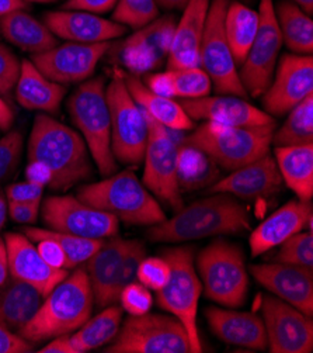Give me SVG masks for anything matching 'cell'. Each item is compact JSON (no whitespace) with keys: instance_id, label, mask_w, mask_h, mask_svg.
Wrapping results in <instances>:
<instances>
[{"instance_id":"6da1fadb","label":"cell","mask_w":313,"mask_h":353,"mask_svg":"<svg viewBox=\"0 0 313 353\" xmlns=\"http://www.w3.org/2000/svg\"><path fill=\"white\" fill-rule=\"evenodd\" d=\"M248 208L233 196L213 193L176 211V216L149 225L147 236L152 242H187L217 235H232L250 228Z\"/></svg>"},{"instance_id":"7a4b0ae2","label":"cell","mask_w":313,"mask_h":353,"mask_svg":"<svg viewBox=\"0 0 313 353\" xmlns=\"http://www.w3.org/2000/svg\"><path fill=\"white\" fill-rule=\"evenodd\" d=\"M27 157L28 161H39L51 170L52 190L71 189L91 174L89 150L82 135L47 114L34 119Z\"/></svg>"},{"instance_id":"3957f363","label":"cell","mask_w":313,"mask_h":353,"mask_svg":"<svg viewBox=\"0 0 313 353\" xmlns=\"http://www.w3.org/2000/svg\"><path fill=\"white\" fill-rule=\"evenodd\" d=\"M94 304L85 269L67 274L44 299L36 315L19 332L30 343L74 334L91 316Z\"/></svg>"},{"instance_id":"277c9868","label":"cell","mask_w":313,"mask_h":353,"mask_svg":"<svg viewBox=\"0 0 313 353\" xmlns=\"http://www.w3.org/2000/svg\"><path fill=\"white\" fill-rule=\"evenodd\" d=\"M78 199L133 225H155L166 220L159 201L132 170H122L101 182L82 186Z\"/></svg>"},{"instance_id":"5b68a950","label":"cell","mask_w":313,"mask_h":353,"mask_svg":"<svg viewBox=\"0 0 313 353\" xmlns=\"http://www.w3.org/2000/svg\"><path fill=\"white\" fill-rule=\"evenodd\" d=\"M275 125L268 127H232L205 121L180 145L193 147L204 152L215 165L235 170L270 154Z\"/></svg>"},{"instance_id":"8992f818","label":"cell","mask_w":313,"mask_h":353,"mask_svg":"<svg viewBox=\"0 0 313 353\" xmlns=\"http://www.w3.org/2000/svg\"><path fill=\"white\" fill-rule=\"evenodd\" d=\"M106 88L101 77L87 79L80 83L67 101V112L104 178L117 170V161L111 151V119Z\"/></svg>"},{"instance_id":"52a82bcc","label":"cell","mask_w":313,"mask_h":353,"mask_svg":"<svg viewBox=\"0 0 313 353\" xmlns=\"http://www.w3.org/2000/svg\"><path fill=\"white\" fill-rule=\"evenodd\" d=\"M162 258L170 268L167 283L156 292L158 304L184 325L193 353L202 352V343L198 334L197 315L198 301L202 293V285L198 277L191 246H173L163 251Z\"/></svg>"},{"instance_id":"ba28073f","label":"cell","mask_w":313,"mask_h":353,"mask_svg":"<svg viewBox=\"0 0 313 353\" xmlns=\"http://www.w3.org/2000/svg\"><path fill=\"white\" fill-rule=\"evenodd\" d=\"M197 273L206 299L228 308L245 304L249 272L239 246L224 239L205 246L197 258Z\"/></svg>"},{"instance_id":"9c48e42d","label":"cell","mask_w":313,"mask_h":353,"mask_svg":"<svg viewBox=\"0 0 313 353\" xmlns=\"http://www.w3.org/2000/svg\"><path fill=\"white\" fill-rule=\"evenodd\" d=\"M104 352L193 353L190 336L176 316L147 312L129 315Z\"/></svg>"},{"instance_id":"30bf717a","label":"cell","mask_w":313,"mask_h":353,"mask_svg":"<svg viewBox=\"0 0 313 353\" xmlns=\"http://www.w3.org/2000/svg\"><path fill=\"white\" fill-rule=\"evenodd\" d=\"M111 119V151L117 162L139 165L148 143V123L144 110L129 93L122 72H116L106 88Z\"/></svg>"},{"instance_id":"8fae6325","label":"cell","mask_w":313,"mask_h":353,"mask_svg":"<svg viewBox=\"0 0 313 353\" xmlns=\"http://www.w3.org/2000/svg\"><path fill=\"white\" fill-rule=\"evenodd\" d=\"M228 5L229 0H211L199 47V66L218 94L248 97L224 30Z\"/></svg>"},{"instance_id":"7c38bea8","label":"cell","mask_w":313,"mask_h":353,"mask_svg":"<svg viewBox=\"0 0 313 353\" xmlns=\"http://www.w3.org/2000/svg\"><path fill=\"white\" fill-rule=\"evenodd\" d=\"M148 143L145 150V172L142 183L147 189L169 204L175 211L183 208L179 182L180 144L171 137L169 128L151 119L147 113Z\"/></svg>"},{"instance_id":"4fadbf2b","label":"cell","mask_w":313,"mask_h":353,"mask_svg":"<svg viewBox=\"0 0 313 353\" xmlns=\"http://www.w3.org/2000/svg\"><path fill=\"white\" fill-rule=\"evenodd\" d=\"M259 30L239 70L240 82L248 96L260 97L274 77V70L280 58L283 37L278 27L272 0H260Z\"/></svg>"},{"instance_id":"5bb4252c","label":"cell","mask_w":313,"mask_h":353,"mask_svg":"<svg viewBox=\"0 0 313 353\" xmlns=\"http://www.w3.org/2000/svg\"><path fill=\"white\" fill-rule=\"evenodd\" d=\"M43 221L52 231L91 239H106L118 234L120 220L78 197L51 196L43 204Z\"/></svg>"},{"instance_id":"9a60e30c","label":"cell","mask_w":313,"mask_h":353,"mask_svg":"<svg viewBox=\"0 0 313 353\" xmlns=\"http://www.w3.org/2000/svg\"><path fill=\"white\" fill-rule=\"evenodd\" d=\"M310 94H313L312 55L285 54L278 59L261 101L267 114L283 117Z\"/></svg>"},{"instance_id":"2e32d148","label":"cell","mask_w":313,"mask_h":353,"mask_svg":"<svg viewBox=\"0 0 313 353\" xmlns=\"http://www.w3.org/2000/svg\"><path fill=\"white\" fill-rule=\"evenodd\" d=\"M263 323L271 353H310L313 321L291 304L275 296L263 297Z\"/></svg>"},{"instance_id":"e0dca14e","label":"cell","mask_w":313,"mask_h":353,"mask_svg":"<svg viewBox=\"0 0 313 353\" xmlns=\"http://www.w3.org/2000/svg\"><path fill=\"white\" fill-rule=\"evenodd\" d=\"M113 48L110 41L106 43H71L34 54L31 62L50 81L59 85L82 83L87 81L96 70L100 59Z\"/></svg>"},{"instance_id":"ac0fdd59","label":"cell","mask_w":313,"mask_h":353,"mask_svg":"<svg viewBox=\"0 0 313 353\" xmlns=\"http://www.w3.org/2000/svg\"><path fill=\"white\" fill-rule=\"evenodd\" d=\"M175 27V16L158 17L135 30L131 37L121 44L117 57L131 75H144L159 68L164 59L167 61Z\"/></svg>"},{"instance_id":"d6986e66","label":"cell","mask_w":313,"mask_h":353,"mask_svg":"<svg viewBox=\"0 0 313 353\" xmlns=\"http://www.w3.org/2000/svg\"><path fill=\"white\" fill-rule=\"evenodd\" d=\"M180 104L191 120H204L232 127L275 125L274 117L249 103L246 97L218 94L182 99Z\"/></svg>"},{"instance_id":"ffe728a7","label":"cell","mask_w":313,"mask_h":353,"mask_svg":"<svg viewBox=\"0 0 313 353\" xmlns=\"http://www.w3.org/2000/svg\"><path fill=\"white\" fill-rule=\"evenodd\" d=\"M249 270L271 294L309 316L313 315V269L271 262L252 265Z\"/></svg>"},{"instance_id":"44dd1931","label":"cell","mask_w":313,"mask_h":353,"mask_svg":"<svg viewBox=\"0 0 313 353\" xmlns=\"http://www.w3.org/2000/svg\"><path fill=\"white\" fill-rule=\"evenodd\" d=\"M5 243L9 259V276L37 289L44 299L69 274L67 269L50 266L32 245V241L24 234L8 232Z\"/></svg>"},{"instance_id":"7402d4cb","label":"cell","mask_w":313,"mask_h":353,"mask_svg":"<svg viewBox=\"0 0 313 353\" xmlns=\"http://www.w3.org/2000/svg\"><path fill=\"white\" fill-rule=\"evenodd\" d=\"M284 186L275 159L267 154L245 166L232 170L226 178L215 182L208 193H225L243 200L270 197Z\"/></svg>"},{"instance_id":"603a6c76","label":"cell","mask_w":313,"mask_h":353,"mask_svg":"<svg viewBox=\"0 0 313 353\" xmlns=\"http://www.w3.org/2000/svg\"><path fill=\"white\" fill-rule=\"evenodd\" d=\"M44 23L56 39L71 43H106L127 32L125 26L83 10L62 9L48 12L44 16Z\"/></svg>"},{"instance_id":"cb8c5ba5","label":"cell","mask_w":313,"mask_h":353,"mask_svg":"<svg viewBox=\"0 0 313 353\" xmlns=\"http://www.w3.org/2000/svg\"><path fill=\"white\" fill-rule=\"evenodd\" d=\"M313 207L310 201L290 200L287 204L266 219L250 234L249 245L252 256H260L281 245L290 236L312 227ZM312 230V228H310Z\"/></svg>"},{"instance_id":"d4e9b609","label":"cell","mask_w":313,"mask_h":353,"mask_svg":"<svg viewBox=\"0 0 313 353\" xmlns=\"http://www.w3.org/2000/svg\"><path fill=\"white\" fill-rule=\"evenodd\" d=\"M208 325L224 343L253 350L267 349V335L261 316L219 307L205 310Z\"/></svg>"},{"instance_id":"484cf974","label":"cell","mask_w":313,"mask_h":353,"mask_svg":"<svg viewBox=\"0 0 313 353\" xmlns=\"http://www.w3.org/2000/svg\"><path fill=\"white\" fill-rule=\"evenodd\" d=\"M210 3L211 0H188L173 32L167 69L199 66V47Z\"/></svg>"},{"instance_id":"4316f807","label":"cell","mask_w":313,"mask_h":353,"mask_svg":"<svg viewBox=\"0 0 313 353\" xmlns=\"http://www.w3.org/2000/svg\"><path fill=\"white\" fill-rule=\"evenodd\" d=\"M132 241L114 235L111 239L104 241L100 248L85 262L94 303L101 308L110 305L113 283Z\"/></svg>"},{"instance_id":"83f0119b","label":"cell","mask_w":313,"mask_h":353,"mask_svg":"<svg viewBox=\"0 0 313 353\" xmlns=\"http://www.w3.org/2000/svg\"><path fill=\"white\" fill-rule=\"evenodd\" d=\"M16 89V100L27 110L55 113L66 94V88L44 77L31 61L20 63Z\"/></svg>"},{"instance_id":"f1b7e54d","label":"cell","mask_w":313,"mask_h":353,"mask_svg":"<svg viewBox=\"0 0 313 353\" xmlns=\"http://www.w3.org/2000/svg\"><path fill=\"white\" fill-rule=\"evenodd\" d=\"M127 88L139 108L151 119L164 125L166 128L182 132L194 128V120L188 117L183 105L175 99L164 97L151 92L142 79L131 74H122Z\"/></svg>"},{"instance_id":"f546056e","label":"cell","mask_w":313,"mask_h":353,"mask_svg":"<svg viewBox=\"0 0 313 353\" xmlns=\"http://www.w3.org/2000/svg\"><path fill=\"white\" fill-rule=\"evenodd\" d=\"M43 301L44 297L37 289L10 276L0 286V323L19 334L36 315Z\"/></svg>"},{"instance_id":"4dcf8cb0","label":"cell","mask_w":313,"mask_h":353,"mask_svg":"<svg viewBox=\"0 0 313 353\" xmlns=\"http://www.w3.org/2000/svg\"><path fill=\"white\" fill-rule=\"evenodd\" d=\"M0 34L10 44L32 55L58 46V39L47 24L34 19L25 10H16L0 19Z\"/></svg>"},{"instance_id":"1f68e13d","label":"cell","mask_w":313,"mask_h":353,"mask_svg":"<svg viewBox=\"0 0 313 353\" xmlns=\"http://www.w3.org/2000/svg\"><path fill=\"white\" fill-rule=\"evenodd\" d=\"M274 159L287 185L299 200L313 197V144L275 147Z\"/></svg>"},{"instance_id":"d6a6232c","label":"cell","mask_w":313,"mask_h":353,"mask_svg":"<svg viewBox=\"0 0 313 353\" xmlns=\"http://www.w3.org/2000/svg\"><path fill=\"white\" fill-rule=\"evenodd\" d=\"M274 12L287 48L292 54L310 55L313 51L312 17L291 0H280L274 3Z\"/></svg>"},{"instance_id":"836d02e7","label":"cell","mask_w":313,"mask_h":353,"mask_svg":"<svg viewBox=\"0 0 313 353\" xmlns=\"http://www.w3.org/2000/svg\"><path fill=\"white\" fill-rule=\"evenodd\" d=\"M259 12L241 2H229L224 30L236 65L245 62L259 30Z\"/></svg>"},{"instance_id":"e575fe53","label":"cell","mask_w":313,"mask_h":353,"mask_svg":"<svg viewBox=\"0 0 313 353\" xmlns=\"http://www.w3.org/2000/svg\"><path fill=\"white\" fill-rule=\"evenodd\" d=\"M122 307L113 304L90 319L69 335L75 353H86L113 342L122 321Z\"/></svg>"},{"instance_id":"d590c367","label":"cell","mask_w":313,"mask_h":353,"mask_svg":"<svg viewBox=\"0 0 313 353\" xmlns=\"http://www.w3.org/2000/svg\"><path fill=\"white\" fill-rule=\"evenodd\" d=\"M287 116L285 123L272 134V145L313 144V94L296 104Z\"/></svg>"},{"instance_id":"8d00e7d4","label":"cell","mask_w":313,"mask_h":353,"mask_svg":"<svg viewBox=\"0 0 313 353\" xmlns=\"http://www.w3.org/2000/svg\"><path fill=\"white\" fill-rule=\"evenodd\" d=\"M23 234L30 241H34V242H37L44 238L54 239L55 242H58L67 258L69 269L85 263L100 248L102 242L106 241V239L83 238V236H76V235H71V234L52 231L50 228L43 230V228H36V227L24 228Z\"/></svg>"},{"instance_id":"74e56055","label":"cell","mask_w":313,"mask_h":353,"mask_svg":"<svg viewBox=\"0 0 313 353\" xmlns=\"http://www.w3.org/2000/svg\"><path fill=\"white\" fill-rule=\"evenodd\" d=\"M213 165H215L204 152L180 145L179 150V182L180 188H198L214 179Z\"/></svg>"},{"instance_id":"f35d334b","label":"cell","mask_w":313,"mask_h":353,"mask_svg":"<svg viewBox=\"0 0 313 353\" xmlns=\"http://www.w3.org/2000/svg\"><path fill=\"white\" fill-rule=\"evenodd\" d=\"M173 97L198 99L210 96L213 83L201 66L167 69Z\"/></svg>"},{"instance_id":"ab89813d","label":"cell","mask_w":313,"mask_h":353,"mask_svg":"<svg viewBox=\"0 0 313 353\" xmlns=\"http://www.w3.org/2000/svg\"><path fill=\"white\" fill-rule=\"evenodd\" d=\"M278 246L280 250L272 256V262L313 269V235L310 230L290 236Z\"/></svg>"},{"instance_id":"60d3db41","label":"cell","mask_w":313,"mask_h":353,"mask_svg":"<svg viewBox=\"0 0 313 353\" xmlns=\"http://www.w3.org/2000/svg\"><path fill=\"white\" fill-rule=\"evenodd\" d=\"M113 17L114 21L138 30L159 17V8L155 0H118Z\"/></svg>"},{"instance_id":"b9f144b4","label":"cell","mask_w":313,"mask_h":353,"mask_svg":"<svg viewBox=\"0 0 313 353\" xmlns=\"http://www.w3.org/2000/svg\"><path fill=\"white\" fill-rule=\"evenodd\" d=\"M147 256L145 246L142 242L139 241H132V245L129 251L125 254L121 266L118 269V273L116 276V280L113 283L111 292H110V305L117 304L121 292L133 281H136V274H138V268L141 261Z\"/></svg>"},{"instance_id":"7bdbcfd3","label":"cell","mask_w":313,"mask_h":353,"mask_svg":"<svg viewBox=\"0 0 313 353\" xmlns=\"http://www.w3.org/2000/svg\"><path fill=\"white\" fill-rule=\"evenodd\" d=\"M23 155V135L10 131L0 139V183L8 181L16 172Z\"/></svg>"},{"instance_id":"ee69618b","label":"cell","mask_w":313,"mask_h":353,"mask_svg":"<svg viewBox=\"0 0 313 353\" xmlns=\"http://www.w3.org/2000/svg\"><path fill=\"white\" fill-rule=\"evenodd\" d=\"M170 268L164 258L149 256L144 258L139 263L136 280L149 290L159 292L169 280Z\"/></svg>"},{"instance_id":"f6af8a7d","label":"cell","mask_w":313,"mask_h":353,"mask_svg":"<svg viewBox=\"0 0 313 353\" xmlns=\"http://www.w3.org/2000/svg\"><path fill=\"white\" fill-rule=\"evenodd\" d=\"M118 301H121L122 310L129 315H142L151 311L153 305V297L148 288L138 281L128 285L120 294Z\"/></svg>"},{"instance_id":"bcb514c9","label":"cell","mask_w":313,"mask_h":353,"mask_svg":"<svg viewBox=\"0 0 313 353\" xmlns=\"http://www.w3.org/2000/svg\"><path fill=\"white\" fill-rule=\"evenodd\" d=\"M20 62L17 57L5 46L0 44V96L9 94L19 79Z\"/></svg>"},{"instance_id":"7dc6e473","label":"cell","mask_w":313,"mask_h":353,"mask_svg":"<svg viewBox=\"0 0 313 353\" xmlns=\"http://www.w3.org/2000/svg\"><path fill=\"white\" fill-rule=\"evenodd\" d=\"M44 186L32 183V182H21L9 185L6 189L8 201H20V203H41Z\"/></svg>"},{"instance_id":"c3c4849f","label":"cell","mask_w":313,"mask_h":353,"mask_svg":"<svg viewBox=\"0 0 313 353\" xmlns=\"http://www.w3.org/2000/svg\"><path fill=\"white\" fill-rule=\"evenodd\" d=\"M37 242H39V246H37L39 254L50 266H52L55 269H67L69 270L67 258L58 242H55L54 239H48V238L40 239Z\"/></svg>"},{"instance_id":"681fc988","label":"cell","mask_w":313,"mask_h":353,"mask_svg":"<svg viewBox=\"0 0 313 353\" xmlns=\"http://www.w3.org/2000/svg\"><path fill=\"white\" fill-rule=\"evenodd\" d=\"M34 345L0 323V353H27Z\"/></svg>"},{"instance_id":"f907efd6","label":"cell","mask_w":313,"mask_h":353,"mask_svg":"<svg viewBox=\"0 0 313 353\" xmlns=\"http://www.w3.org/2000/svg\"><path fill=\"white\" fill-rule=\"evenodd\" d=\"M41 203H20L8 201L9 216L19 224H32L40 216Z\"/></svg>"},{"instance_id":"816d5d0a","label":"cell","mask_w":313,"mask_h":353,"mask_svg":"<svg viewBox=\"0 0 313 353\" xmlns=\"http://www.w3.org/2000/svg\"><path fill=\"white\" fill-rule=\"evenodd\" d=\"M118 0H67L62 9L83 10L94 14L107 13L116 8Z\"/></svg>"},{"instance_id":"f5cc1de1","label":"cell","mask_w":313,"mask_h":353,"mask_svg":"<svg viewBox=\"0 0 313 353\" xmlns=\"http://www.w3.org/2000/svg\"><path fill=\"white\" fill-rule=\"evenodd\" d=\"M52 179L51 170L39 161H28L25 168V181L41 186H50Z\"/></svg>"},{"instance_id":"db71d44e","label":"cell","mask_w":313,"mask_h":353,"mask_svg":"<svg viewBox=\"0 0 313 353\" xmlns=\"http://www.w3.org/2000/svg\"><path fill=\"white\" fill-rule=\"evenodd\" d=\"M69 335H61V336L52 338V341L50 343H47L39 352H41V353H75V350L71 345V339H69Z\"/></svg>"},{"instance_id":"11a10c76","label":"cell","mask_w":313,"mask_h":353,"mask_svg":"<svg viewBox=\"0 0 313 353\" xmlns=\"http://www.w3.org/2000/svg\"><path fill=\"white\" fill-rule=\"evenodd\" d=\"M14 121V114L13 110L10 109V105L2 99L0 96V130H9Z\"/></svg>"},{"instance_id":"9f6ffc18","label":"cell","mask_w":313,"mask_h":353,"mask_svg":"<svg viewBox=\"0 0 313 353\" xmlns=\"http://www.w3.org/2000/svg\"><path fill=\"white\" fill-rule=\"evenodd\" d=\"M9 277V259L5 239L0 238V286H2Z\"/></svg>"},{"instance_id":"6f0895ef","label":"cell","mask_w":313,"mask_h":353,"mask_svg":"<svg viewBox=\"0 0 313 353\" xmlns=\"http://www.w3.org/2000/svg\"><path fill=\"white\" fill-rule=\"evenodd\" d=\"M27 8L28 5L23 0H0V19L16 10H25Z\"/></svg>"},{"instance_id":"680465c9","label":"cell","mask_w":313,"mask_h":353,"mask_svg":"<svg viewBox=\"0 0 313 353\" xmlns=\"http://www.w3.org/2000/svg\"><path fill=\"white\" fill-rule=\"evenodd\" d=\"M158 8L166 9V10H176V9H184L188 3V0H155Z\"/></svg>"},{"instance_id":"91938a15","label":"cell","mask_w":313,"mask_h":353,"mask_svg":"<svg viewBox=\"0 0 313 353\" xmlns=\"http://www.w3.org/2000/svg\"><path fill=\"white\" fill-rule=\"evenodd\" d=\"M9 214V210H8V199L6 194L0 193V231L5 227L6 224V219Z\"/></svg>"},{"instance_id":"94428289","label":"cell","mask_w":313,"mask_h":353,"mask_svg":"<svg viewBox=\"0 0 313 353\" xmlns=\"http://www.w3.org/2000/svg\"><path fill=\"white\" fill-rule=\"evenodd\" d=\"M295 5H298L305 13L312 16L313 13V0H291Z\"/></svg>"},{"instance_id":"6125c7cd","label":"cell","mask_w":313,"mask_h":353,"mask_svg":"<svg viewBox=\"0 0 313 353\" xmlns=\"http://www.w3.org/2000/svg\"><path fill=\"white\" fill-rule=\"evenodd\" d=\"M24 3H41V5H47V3H54L56 0H23Z\"/></svg>"},{"instance_id":"be15d7a7","label":"cell","mask_w":313,"mask_h":353,"mask_svg":"<svg viewBox=\"0 0 313 353\" xmlns=\"http://www.w3.org/2000/svg\"><path fill=\"white\" fill-rule=\"evenodd\" d=\"M245 2H253V0H245Z\"/></svg>"}]
</instances>
